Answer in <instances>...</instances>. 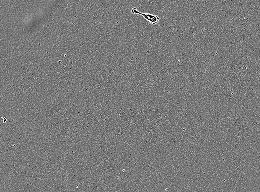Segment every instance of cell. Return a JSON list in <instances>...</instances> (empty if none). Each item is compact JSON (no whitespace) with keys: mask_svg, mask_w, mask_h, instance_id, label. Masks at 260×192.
<instances>
[{"mask_svg":"<svg viewBox=\"0 0 260 192\" xmlns=\"http://www.w3.org/2000/svg\"><path fill=\"white\" fill-rule=\"evenodd\" d=\"M131 12L133 14H139L142 16L145 19L150 23L151 24H154L158 23L160 20V18L157 16L150 13H143L139 11L136 8H134L131 10Z\"/></svg>","mask_w":260,"mask_h":192,"instance_id":"obj_1","label":"cell"}]
</instances>
